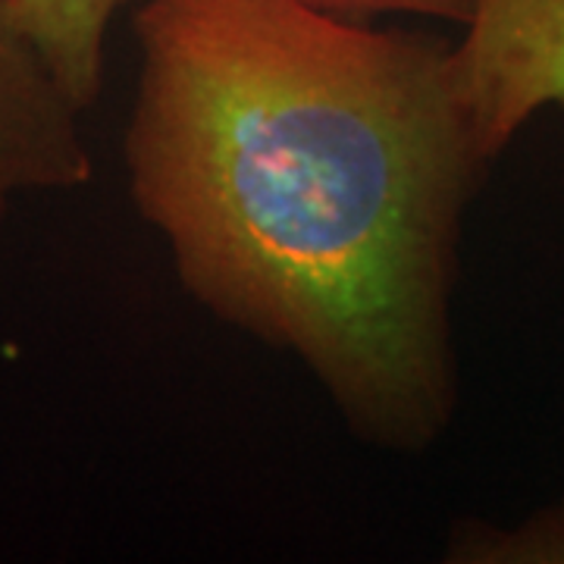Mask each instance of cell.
Wrapping results in <instances>:
<instances>
[{
  "label": "cell",
  "instance_id": "cell-1",
  "mask_svg": "<svg viewBox=\"0 0 564 564\" xmlns=\"http://www.w3.org/2000/svg\"><path fill=\"white\" fill-rule=\"evenodd\" d=\"M135 44L126 182L182 289L302 364L355 440L433 448L489 166L452 41L304 0H139Z\"/></svg>",
  "mask_w": 564,
  "mask_h": 564
},
{
  "label": "cell",
  "instance_id": "cell-2",
  "mask_svg": "<svg viewBox=\"0 0 564 564\" xmlns=\"http://www.w3.org/2000/svg\"><path fill=\"white\" fill-rule=\"evenodd\" d=\"M452 66L492 163L533 117L564 107V0H470Z\"/></svg>",
  "mask_w": 564,
  "mask_h": 564
},
{
  "label": "cell",
  "instance_id": "cell-3",
  "mask_svg": "<svg viewBox=\"0 0 564 564\" xmlns=\"http://www.w3.org/2000/svg\"><path fill=\"white\" fill-rule=\"evenodd\" d=\"M82 113L0 10V223L32 195L95 180Z\"/></svg>",
  "mask_w": 564,
  "mask_h": 564
},
{
  "label": "cell",
  "instance_id": "cell-4",
  "mask_svg": "<svg viewBox=\"0 0 564 564\" xmlns=\"http://www.w3.org/2000/svg\"><path fill=\"white\" fill-rule=\"evenodd\" d=\"M135 3L139 0H0V10L69 101L88 113L101 98L110 25Z\"/></svg>",
  "mask_w": 564,
  "mask_h": 564
},
{
  "label": "cell",
  "instance_id": "cell-6",
  "mask_svg": "<svg viewBox=\"0 0 564 564\" xmlns=\"http://www.w3.org/2000/svg\"><path fill=\"white\" fill-rule=\"evenodd\" d=\"M304 3L343 20L377 22L383 17H408V20L452 22L458 29L470 10V0H304Z\"/></svg>",
  "mask_w": 564,
  "mask_h": 564
},
{
  "label": "cell",
  "instance_id": "cell-5",
  "mask_svg": "<svg viewBox=\"0 0 564 564\" xmlns=\"http://www.w3.org/2000/svg\"><path fill=\"white\" fill-rule=\"evenodd\" d=\"M448 562L564 564V502L536 511L518 527H458Z\"/></svg>",
  "mask_w": 564,
  "mask_h": 564
}]
</instances>
